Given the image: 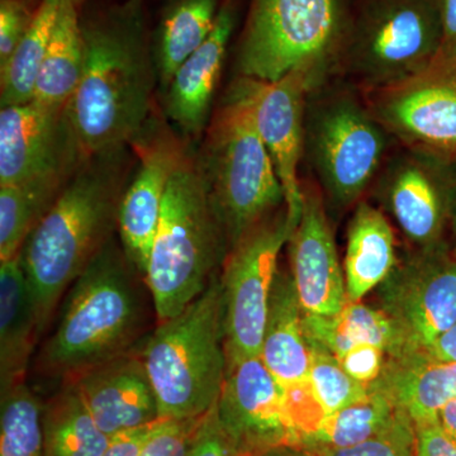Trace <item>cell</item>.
<instances>
[{"label": "cell", "mask_w": 456, "mask_h": 456, "mask_svg": "<svg viewBox=\"0 0 456 456\" xmlns=\"http://www.w3.org/2000/svg\"><path fill=\"white\" fill-rule=\"evenodd\" d=\"M35 368L64 383L139 349L158 323L146 279L116 239L69 288Z\"/></svg>", "instance_id": "1"}, {"label": "cell", "mask_w": 456, "mask_h": 456, "mask_svg": "<svg viewBox=\"0 0 456 456\" xmlns=\"http://www.w3.org/2000/svg\"><path fill=\"white\" fill-rule=\"evenodd\" d=\"M127 171L126 147L89 156L27 237L20 256L41 336L69 288L114 239Z\"/></svg>", "instance_id": "2"}, {"label": "cell", "mask_w": 456, "mask_h": 456, "mask_svg": "<svg viewBox=\"0 0 456 456\" xmlns=\"http://www.w3.org/2000/svg\"><path fill=\"white\" fill-rule=\"evenodd\" d=\"M86 61L68 114L84 154L123 149L146 126L154 66L136 13L83 25Z\"/></svg>", "instance_id": "3"}, {"label": "cell", "mask_w": 456, "mask_h": 456, "mask_svg": "<svg viewBox=\"0 0 456 456\" xmlns=\"http://www.w3.org/2000/svg\"><path fill=\"white\" fill-rule=\"evenodd\" d=\"M228 251L264 220L285 207L283 188L255 122L248 77L228 89L209 121L197 160Z\"/></svg>", "instance_id": "4"}, {"label": "cell", "mask_w": 456, "mask_h": 456, "mask_svg": "<svg viewBox=\"0 0 456 456\" xmlns=\"http://www.w3.org/2000/svg\"><path fill=\"white\" fill-rule=\"evenodd\" d=\"M228 254L202 173L188 152L167 185L147 266L158 323L182 314L221 273Z\"/></svg>", "instance_id": "5"}, {"label": "cell", "mask_w": 456, "mask_h": 456, "mask_svg": "<svg viewBox=\"0 0 456 456\" xmlns=\"http://www.w3.org/2000/svg\"><path fill=\"white\" fill-rule=\"evenodd\" d=\"M397 145L346 80L331 77L308 95L305 158L327 211L341 215L364 200Z\"/></svg>", "instance_id": "6"}, {"label": "cell", "mask_w": 456, "mask_h": 456, "mask_svg": "<svg viewBox=\"0 0 456 456\" xmlns=\"http://www.w3.org/2000/svg\"><path fill=\"white\" fill-rule=\"evenodd\" d=\"M160 419H200L217 404L227 374L220 274L141 346Z\"/></svg>", "instance_id": "7"}, {"label": "cell", "mask_w": 456, "mask_h": 456, "mask_svg": "<svg viewBox=\"0 0 456 456\" xmlns=\"http://www.w3.org/2000/svg\"><path fill=\"white\" fill-rule=\"evenodd\" d=\"M350 0H253L237 47L239 77L275 82L294 70L318 86L335 77Z\"/></svg>", "instance_id": "8"}, {"label": "cell", "mask_w": 456, "mask_h": 456, "mask_svg": "<svg viewBox=\"0 0 456 456\" xmlns=\"http://www.w3.org/2000/svg\"><path fill=\"white\" fill-rule=\"evenodd\" d=\"M435 0H355L335 77L362 93L395 86L440 55Z\"/></svg>", "instance_id": "9"}, {"label": "cell", "mask_w": 456, "mask_h": 456, "mask_svg": "<svg viewBox=\"0 0 456 456\" xmlns=\"http://www.w3.org/2000/svg\"><path fill=\"white\" fill-rule=\"evenodd\" d=\"M293 231L283 207L228 251L220 273L227 367L260 355L279 257Z\"/></svg>", "instance_id": "10"}, {"label": "cell", "mask_w": 456, "mask_h": 456, "mask_svg": "<svg viewBox=\"0 0 456 456\" xmlns=\"http://www.w3.org/2000/svg\"><path fill=\"white\" fill-rule=\"evenodd\" d=\"M370 191L410 250L448 248L444 239L456 194L455 160L397 145Z\"/></svg>", "instance_id": "11"}, {"label": "cell", "mask_w": 456, "mask_h": 456, "mask_svg": "<svg viewBox=\"0 0 456 456\" xmlns=\"http://www.w3.org/2000/svg\"><path fill=\"white\" fill-rule=\"evenodd\" d=\"M375 293L404 353L428 351L456 323V257L448 248L410 250Z\"/></svg>", "instance_id": "12"}, {"label": "cell", "mask_w": 456, "mask_h": 456, "mask_svg": "<svg viewBox=\"0 0 456 456\" xmlns=\"http://www.w3.org/2000/svg\"><path fill=\"white\" fill-rule=\"evenodd\" d=\"M364 97L398 145L456 161V55Z\"/></svg>", "instance_id": "13"}, {"label": "cell", "mask_w": 456, "mask_h": 456, "mask_svg": "<svg viewBox=\"0 0 456 456\" xmlns=\"http://www.w3.org/2000/svg\"><path fill=\"white\" fill-rule=\"evenodd\" d=\"M217 412L224 430L246 456L299 445L284 389L260 356L228 365Z\"/></svg>", "instance_id": "14"}, {"label": "cell", "mask_w": 456, "mask_h": 456, "mask_svg": "<svg viewBox=\"0 0 456 456\" xmlns=\"http://www.w3.org/2000/svg\"><path fill=\"white\" fill-rule=\"evenodd\" d=\"M250 79V77H248ZM255 122L265 143L285 198L288 217L296 228L303 209L305 107L318 86L310 73L294 70L275 82L250 79Z\"/></svg>", "instance_id": "15"}, {"label": "cell", "mask_w": 456, "mask_h": 456, "mask_svg": "<svg viewBox=\"0 0 456 456\" xmlns=\"http://www.w3.org/2000/svg\"><path fill=\"white\" fill-rule=\"evenodd\" d=\"M290 274L303 314L332 316L347 303L329 211L314 182L303 183L301 220L290 236Z\"/></svg>", "instance_id": "16"}, {"label": "cell", "mask_w": 456, "mask_h": 456, "mask_svg": "<svg viewBox=\"0 0 456 456\" xmlns=\"http://www.w3.org/2000/svg\"><path fill=\"white\" fill-rule=\"evenodd\" d=\"M68 107V106H66ZM37 101L0 110V185L25 182L70 159L86 156L68 108Z\"/></svg>", "instance_id": "17"}, {"label": "cell", "mask_w": 456, "mask_h": 456, "mask_svg": "<svg viewBox=\"0 0 456 456\" xmlns=\"http://www.w3.org/2000/svg\"><path fill=\"white\" fill-rule=\"evenodd\" d=\"M141 141L139 167L123 193L117 233L128 259L146 279L167 185L185 150L167 132Z\"/></svg>", "instance_id": "18"}, {"label": "cell", "mask_w": 456, "mask_h": 456, "mask_svg": "<svg viewBox=\"0 0 456 456\" xmlns=\"http://www.w3.org/2000/svg\"><path fill=\"white\" fill-rule=\"evenodd\" d=\"M68 382L77 388L99 428L110 437L160 419L141 347Z\"/></svg>", "instance_id": "19"}, {"label": "cell", "mask_w": 456, "mask_h": 456, "mask_svg": "<svg viewBox=\"0 0 456 456\" xmlns=\"http://www.w3.org/2000/svg\"><path fill=\"white\" fill-rule=\"evenodd\" d=\"M235 23V9L226 0L221 5L211 35L180 66L167 86L165 112L187 136H198L209 125L213 95L220 82Z\"/></svg>", "instance_id": "20"}, {"label": "cell", "mask_w": 456, "mask_h": 456, "mask_svg": "<svg viewBox=\"0 0 456 456\" xmlns=\"http://www.w3.org/2000/svg\"><path fill=\"white\" fill-rule=\"evenodd\" d=\"M259 356L284 393L310 386V346L290 270H278Z\"/></svg>", "instance_id": "21"}, {"label": "cell", "mask_w": 456, "mask_h": 456, "mask_svg": "<svg viewBox=\"0 0 456 456\" xmlns=\"http://www.w3.org/2000/svg\"><path fill=\"white\" fill-rule=\"evenodd\" d=\"M395 226L368 200L353 208L347 226L344 269L347 301L362 302L389 277L399 261Z\"/></svg>", "instance_id": "22"}, {"label": "cell", "mask_w": 456, "mask_h": 456, "mask_svg": "<svg viewBox=\"0 0 456 456\" xmlns=\"http://www.w3.org/2000/svg\"><path fill=\"white\" fill-rule=\"evenodd\" d=\"M374 388L406 411L413 421L436 419L441 408L456 398V362L435 358L428 351L389 356Z\"/></svg>", "instance_id": "23"}, {"label": "cell", "mask_w": 456, "mask_h": 456, "mask_svg": "<svg viewBox=\"0 0 456 456\" xmlns=\"http://www.w3.org/2000/svg\"><path fill=\"white\" fill-rule=\"evenodd\" d=\"M40 338L35 299L18 255L0 263V392L26 382Z\"/></svg>", "instance_id": "24"}, {"label": "cell", "mask_w": 456, "mask_h": 456, "mask_svg": "<svg viewBox=\"0 0 456 456\" xmlns=\"http://www.w3.org/2000/svg\"><path fill=\"white\" fill-rule=\"evenodd\" d=\"M86 159H70L25 182L0 185V263L20 255L27 237Z\"/></svg>", "instance_id": "25"}, {"label": "cell", "mask_w": 456, "mask_h": 456, "mask_svg": "<svg viewBox=\"0 0 456 456\" xmlns=\"http://www.w3.org/2000/svg\"><path fill=\"white\" fill-rule=\"evenodd\" d=\"M305 338L340 359L358 345L382 347L388 356L404 353L403 341L392 321L375 305L350 302L332 316L303 314Z\"/></svg>", "instance_id": "26"}, {"label": "cell", "mask_w": 456, "mask_h": 456, "mask_svg": "<svg viewBox=\"0 0 456 456\" xmlns=\"http://www.w3.org/2000/svg\"><path fill=\"white\" fill-rule=\"evenodd\" d=\"M86 42L80 20V0H65L55 32L36 83L35 101L64 108L82 77Z\"/></svg>", "instance_id": "27"}, {"label": "cell", "mask_w": 456, "mask_h": 456, "mask_svg": "<svg viewBox=\"0 0 456 456\" xmlns=\"http://www.w3.org/2000/svg\"><path fill=\"white\" fill-rule=\"evenodd\" d=\"M44 456H102L112 437L99 428L73 384L44 403Z\"/></svg>", "instance_id": "28"}, {"label": "cell", "mask_w": 456, "mask_h": 456, "mask_svg": "<svg viewBox=\"0 0 456 456\" xmlns=\"http://www.w3.org/2000/svg\"><path fill=\"white\" fill-rule=\"evenodd\" d=\"M218 0H174L159 27L155 71L167 88L176 70L206 42L217 20Z\"/></svg>", "instance_id": "29"}, {"label": "cell", "mask_w": 456, "mask_h": 456, "mask_svg": "<svg viewBox=\"0 0 456 456\" xmlns=\"http://www.w3.org/2000/svg\"><path fill=\"white\" fill-rule=\"evenodd\" d=\"M65 0H41L22 44L7 68L0 71V106L27 103L35 98L36 83Z\"/></svg>", "instance_id": "30"}, {"label": "cell", "mask_w": 456, "mask_h": 456, "mask_svg": "<svg viewBox=\"0 0 456 456\" xmlns=\"http://www.w3.org/2000/svg\"><path fill=\"white\" fill-rule=\"evenodd\" d=\"M398 411L386 393L369 386L367 397L326 416L301 446L317 452L358 445L388 428Z\"/></svg>", "instance_id": "31"}, {"label": "cell", "mask_w": 456, "mask_h": 456, "mask_svg": "<svg viewBox=\"0 0 456 456\" xmlns=\"http://www.w3.org/2000/svg\"><path fill=\"white\" fill-rule=\"evenodd\" d=\"M42 412L27 382L0 392V456H44Z\"/></svg>", "instance_id": "32"}, {"label": "cell", "mask_w": 456, "mask_h": 456, "mask_svg": "<svg viewBox=\"0 0 456 456\" xmlns=\"http://www.w3.org/2000/svg\"><path fill=\"white\" fill-rule=\"evenodd\" d=\"M308 346L312 392L326 416L367 397L369 386L354 379L340 360L320 345L308 342Z\"/></svg>", "instance_id": "33"}, {"label": "cell", "mask_w": 456, "mask_h": 456, "mask_svg": "<svg viewBox=\"0 0 456 456\" xmlns=\"http://www.w3.org/2000/svg\"><path fill=\"white\" fill-rule=\"evenodd\" d=\"M318 456H416L415 421L401 410L392 424L364 443L350 448L321 450Z\"/></svg>", "instance_id": "34"}, {"label": "cell", "mask_w": 456, "mask_h": 456, "mask_svg": "<svg viewBox=\"0 0 456 456\" xmlns=\"http://www.w3.org/2000/svg\"><path fill=\"white\" fill-rule=\"evenodd\" d=\"M200 419H159L140 456H187Z\"/></svg>", "instance_id": "35"}, {"label": "cell", "mask_w": 456, "mask_h": 456, "mask_svg": "<svg viewBox=\"0 0 456 456\" xmlns=\"http://www.w3.org/2000/svg\"><path fill=\"white\" fill-rule=\"evenodd\" d=\"M35 16L26 0L0 2V71L7 68L22 44Z\"/></svg>", "instance_id": "36"}, {"label": "cell", "mask_w": 456, "mask_h": 456, "mask_svg": "<svg viewBox=\"0 0 456 456\" xmlns=\"http://www.w3.org/2000/svg\"><path fill=\"white\" fill-rule=\"evenodd\" d=\"M187 456H246L222 426L217 404L200 419Z\"/></svg>", "instance_id": "37"}, {"label": "cell", "mask_w": 456, "mask_h": 456, "mask_svg": "<svg viewBox=\"0 0 456 456\" xmlns=\"http://www.w3.org/2000/svg\"><path fill=\"white\" fill-rule=\"evenodd\" d=\"M388 354L374 345H358L341 356L342 368L358 382L370 386L379 379Z\"/></svg>", "instance_id": "38"}, {"label": "cell", "mask_w": 456, "mask_h": 456, "mask_svg": "<svg viewBox=\"0 0 456 456\" xmlns=\"http://www.w3.org/2000/svg\"><path fill=\"white\" fill-rule=\"evenodd\" d=\"M416 456H456V440L441 428L437 419L415 422Z\"/></svg>", "instance_id": "39"}, {"label": "cell", "mask_w": 456, "mask_h": 456, "mask_svg": "<svg viewBox=\"0 0 456 456\" xmlns=\"http://www.w3.org/2000/svg\"><path fill=\"white\" fill-rule=\"evenodd\" d=\"M156 422L116 435L102 456H140Z\"/></svg>", "instance_id": "40"}, {"label": "cell", "mask_w": 456, "mask_h": 456, "mask_svg": "<svg viewBox=\"0 0 456 456\" xmlns=\"http://www.w3.org/2000/svg\"><path fill=\"white\" fill-rule=\"evenodd\" d=\"M443 28V49L440 53L456 55V0H435Z\"/></svg>", "instance_id": "41"}, {"label": "cell", "mask_w": 456, "mask_h": 456, "mask_svg": "<svg viewBox=\"0 0 456 456\" xmlns=\"http://www.w3.org/2000/svg\"><path fill=\"white\" fill-rule=\"evenodd\" d=\"M435 358L456 362V323L428 350Z\"/></svg>", "instance_id": "42"}, {"label": "cell", "mask_w": 456, "mask_h": 456, "mask_svg": "<svg viewBox=\"0 0 456 456\" xmlns=\"http://www.w3.org/2000/svg\"><path fill=\"white\" fill-rule=\"evenodd\" d=\"M436 419L443 430L456 440V398L441 408Z\"/></svg>", "instance_id": "43"}, {"label": "cell", "mask_w": 456, "mask_h": 456, "mask_svg": "<svg viewBox=\"0 0 456 456\" xmlns=\"http://www.w3.org/2000/svg\"><path fill=\"white\" fill-rule=\"evenodd\" d=\"M257 456H318L312 450L301 445H283L270 449Z\"/></svg>", "instance_id": "44"}, {"label": "cell", "mask_w": 456, "mask_h": 456, "mask_svg": "<svg viewBox=\"0 0 456 456\" xmlns=\"http://www.w3.org/2000/svg\"><path fill=\"white\" fill-rule=\"evenodd\" d=\"M450 231H452V254L456 257V194L454 204H452V218H450Z\"/></svg>", "instance_id": "45"}]
</instances>
